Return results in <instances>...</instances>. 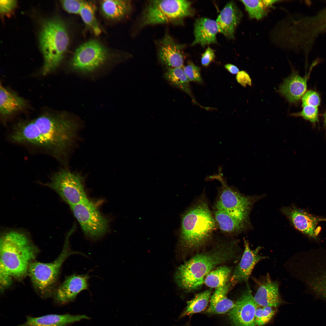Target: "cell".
Returning <instances> with one entry per match:
<instances>
[{"label":"cell","mask_w":326,"mask_h":326,"mask_svg":"<svg viewBox=\"0 0 326 326\" xmlns=\"http://www.w3.org/2000/svg\"><path fill=\"white\" fill-rule=\"evenodd\" d=\"M234 306L228 313L231 326H255L254 319L258 306L248 283Z\"/></svg>","instance_id":"cell-12"},{"label":"cell","mask_w":326,"mask_h":326,"mask_svg":"<svg viewBox=\"0 0 326 326\" xmlns=\"http://www.w3.org/2000/svg\"><path fill=\"white\" fill-rule=\"evenodd\" d=\"M77 123L64 113H46L19 122L9 135L14 143L40 149L62 163L76 136Z\"/></svg>","instance_id":"cell-1"},{"label":"cell","mask_w":326,"mask_h":326,"mask_svg":"<svg viewBox=\"0 0 326 326\" xmlns=\"http://www.w3.org/2000/svg\"><path fill=\"white\" fill-rule=\"evenodd\" d=\"M310 72L302 77L294 72L285 79L280 85L279 91L289 102L298 101L306 92L307 82Z\"/></svg>","instance_id":"cell-19"},{"label":"cell","mask_w":326,"mask_h":326,"mask_svg":"<svg viewBox=\"0 0 326 326\" xmlns=\"http://www.w3.org/2000/svg\"><path fill=\"white\" fill-rule=\"evenodd\" d=\"M216 178L222 184L215 206L234 216L248 217L251 206L257 198L244 196L229 187L222 177Z\"/></svg>","instance_id":"cell-11"},{"label":"cell","mask_w":326,"mask_h":326,"mask_svg":"<svg viewBox=\"0 0 326 326\" xmlns=\"http://www.w3.org/2000/svg\"><path fill=\"white\" fill-rule=\"evenodd\" d=\"M101 9L104 16L111 20L120 19L129 12L132 8L130 1L103 0L100 2Z\"/></svg>","instance_id":"cell-25"},{"label":"cell","mask_w":326,"mask_h":326,"mask_svg":"<svg viewBox=\"0 0 326 326\" xmlns=\"http://www.w3.org/2000/svg\"><path fill=\"white\" fill-rule=\"evenodd\" d=\"M95 9L92 3L85 1L79 14L86 26L98 36L101 33V30L95 16Z\"/></svg>","instance_id":"cell-28"},{"label":"cell","mask_w":326,"mask_h":326,"mask_svg":"<svg viewBox=\"0 0 326 326\" xmlns=\"http://www.w3.org/2000/svg\"><path fill=\"white\" fill-rule=\"evenodd\" d=\"M67 236L63 249L59 257L50 263L35 262L30 265L28 271L32 283L40 295L46 298L53 296L54 286L56 283L61 268L66 259L70 256L82 254L72 250Z\"/></svg>","instance_id":"cell-6"},{"label":"cell","mask_w":326,"mask_h":326,"mask_svg":"<svg viewBox=\"0 0 326 326\" xmlns=\"http://www.w3.org/2000/svg\"><path fill=\"white\" fill-rule=\"evenodd\" d=\"M89 278L87 274H74L68 277L55 291V302L63 305L73 301L79 293L88 289Z\"/></svg>","instance_id":"cell-13"},{"label":"cell","mask_w":326,"mask_h":326,"mask_svg":"<svg viewBox=\"0 0 326 326\" xmlns=\"http://www.w3.org/2000/svg\"><path fill=\"white\" fill-rule=\"evenodd\" d=\"M275 308L258 306L255 314L254 322L255 326H263L267 323L275 314Z\"/></svg>","instance_id":"cell-31"},{"label":"cell","mask_w":326,"mask_h":326,"mask_svg":"<svg viewBox=\"0 0 326 326\" xmlns=\"http://www.w3.org/2000/svg\"><path fill=\"white\" fill-rule=\"evenodd\" d=\"M191 2L185 0H151L144 9L140 26L167 23H176L191 15Z\"/></svg>","instance_id":"cell-7"},{"label":"cell","mask_w":326,"mask_h":326,"mask_svg":"<svg viewBox=\"0 0 326 326\" xmlns=\"http://www.w3.org/2000/svg\"><path fill=\"white\" fill-rule=\"evenodd\" d=\"M251 18H262L266 14L265 7L263 0H241Z\"/></svg>","instance_id":"cell-30"},{"label":"cell","mask_w":326,"mask_h":326,"mask_svg":"<svg viewBox=\"0 0 326 326\" xmlns=\"http://www.w3.org/2000/svg\"><path fill=\"white\" fill-rule=\"evenodd\" d=\"M16 0H2L0 1V12L4 16H10L17 7Z\"/></svg>","instance_id":"cell-36"},{"label":"cell","mask_w":326,"mask_h":326,"mask_svg":"<svg viewBox=\"0 0 326 326\" xmlns=\"http://www.w3.org/2000/svg\"><path fill=\"white\" fill-rule=\"evenodd\" d=\"M70 208L87 237L93 239L99 238L107 232L108 220L89 200Z\"/></svg>","instance_id":"cell-10"},{"label":"cell","mask_w":326,"mask_h":326,"mask_svg":"<svg viewBox=\"0 0 326 326\" xmlns=\"http://www.w3.org/2000/svg\"><path fill=\"white\" fill-rule=\"evenodd\" d=\"M214 218L220 229L230 234L239 233L245 229L248 225V217L232 216L221 209L215 206Z\"/></svg>","instance_id":"cell-22"},{"label":"cell","mask_w":326,"mask_h":326,"mask_svg":"<svg viewBox=\"0 0 326 326\" xmlns=\"http://www.w3.org/2000/svg\"><path fill=\"white\" fill-rule=\"evenodd\" d=\"M211 293V289H209L196 294L192 299L187 302V306L180 318L203 311L208 304Z\"/></svg>","instance_id":"cell-27"},{"label":"cell","mask_w":326,"mask_h":326,"mask_svg":"<svg viewBox=\"0 0 326 326\" xmlns=\"http://www.w3.org/2000/svg\"><path fill=\"white\" fill-rule=\"evenodd\" d=\"M236 249L234 241L196 255L178 268L175 279L178 285L188 291L198 289L204 283L205 277L214 267L234 258Z\"/></svg>","instance_id":"cell-2"},{"label":"cell","mask_w":326,"mask_h":326,"mask_svg":"<svg viewBox=\"0 0 326 326\" xmlns=\"http://www.w3.org/2000/svg\"><path fill=\"white\" fill-rule=\"evenodd\" d=\"M302 99V107L309 106L318 107L321 103L319 94L313 90H310L307 91Z\"/></svg>","instance_id":"cell-34"},{"label":"cell","mask_w":326,"mask_h":326,"mask_svg":"<svg viewBox=\"0 0 326 326\" xmlns=\"http://www.w3.org/2000/svg\"><path fill=\"white\" fill-rule=\"evenodd\" d=\"M225 67L229 72L233 74H237L239 72L238 68L232 64H226L225 66Z\"/></svg>","instance_id":"cell-39"},{"label":"cell","mask_w":326,"mask_h":326,"mask_svg":"<svg viewBox=\"0 0 326 326\" xmlns=\"http://www.w3.org/2000/svg\"><path fill=\"white\" fill-rule=\"evenodd\" d=\"M282 212L288 218L295 228L315 239L320 230L317 227L321 221L326 219L316 217L296 207H284Z\"/></svg>","instance_id":"cell-14"},{"label":"cell","mask_w":326,"mask_h":326,"mask_svg":"<svg viewBox=\"0 0 326 326\" xmlns=\"http://www.w3.org/2000/svg\"><path fill=\"white\" fill-rule=\"evenodd\" d=\"M37 253L36 247L26 234L14 231L5 233L0 242V273L12 278H23Z\"/></svg>","instance_id":"cell-3"},{"label":"cell","mask_w":326,"mask_h":326,"mask_svg":"<svg viewBox=\"0 0 326 326\" xmlns=\"http://www.w3.org/2000/svg\"><path fill=\"white\" fill-rule=\"evenodd\" d=\"M107 49L95 40L87 41L76 50L71 61L72 69L83 73L92 72L105 64L109 58Z\"/></svg>","instance_id":"cell-9"},{"label":"cell","mask_w":326,"mask_h":326,"mask_svg":"<svg viewBox=\"0 0 326 326\" xmlns=\"http://www.w3.org/2000/svg\"><path fill=\"white\" fill-rule=\"evenodd\" d=\"M257 289L254 297L258 306L276 307L281 302L279 289V284L273 281L268 273L260 280H254Z\"/></svg>","instance_id":"cell-16"},{"label":"cell","mask_w":326,"mask_h":326,"mask_svg":"<svg viewBox=\"0 0 326 326\" xmlns=\"http://www.w3.org/2000/svg\"><path fill=\"white\" fill-rule=\"evenodd\" d=\"M39 42L43 58L42 73L46 75L59 66L67 49L69 37L64 21L56 17L44 21L39 33Z\"/></svg>","instance_id":"cell-5"},{"label":"cell","mask_w":326,"mask_h":326,"mask_svg":"<svg viewBox=\"0 0 326 326\" xmlns=\"http://www.w3.org/2000/svg\"><path fill=\"white\" fill-rule=\"evenodd\" d=\"M231 283L216 288L211 296L210 304L207 312L210 314H222L228 312L235 303L227 297V294L231 287Z\"/></svg>","instance_id":"cell-23"},{"label":"cell","mask_w":326,"mask_h":326,"mask_svg":"<svg viewBox=\"0 0 326 326\" xmlns=\"http://www.w3.org/2000/svg\"><path fill=\"white\" fill-rule=\"evenodd\" d=\"M302 107L301 111L294 113V116L301 117L314 125L318 123L319 121L318 107L309 106H305Z\"/></svg>","instance_id":"cell-32"},{"label":"cell","mask_w":326,"mask_h":326,"mask_svg":"<svg viewBox=\"0 0 326 326\" xmlns=\"http://www.w3.org/2000/svg\"><path fill=\"white\" fill-rule=\"evenodd\" d=\"M244 244V250L242 257L235 268L231 278V283L233 284L243 282L247 283L255 265L260 260L268 257L259 254L261 247L252 250L245 239Z\"/></svg>","instance_id":"cell-15"},{"label":"cell","mask_w":326,"mask_h":326,"mask_svg":"<svg viewBox=\"0 0 326 326\" xmlns=\"http://www.w3.org/2000/svg\"><path fill=\"white\" fill-rule=\"evenodd\" d=\"M164 77L171 85L184 91L192 98L190 87L189 80L182 68H168Z\"/></svg>","instance_id":"cell-26"},{"label":"cell","mask_w":326,"mask_h":326,"mask_svg":"<svg viewBox=\"0 0 326 326\" xmlns=\"http://www.w3.org/2000/svg\"><path fill=\"white\" fill-rule=\"evenodd\" d=\"M216 222L207 202L197 200L184 213L180 230L181 245L195 249L205 244L215 229Z\"/></svg>","instance_id":"cell-4"},{"label":"cell","mask_w":326,"mask_h":326,"mask_svg":"<svg viewBox=\"0 0 326 326\" xmlns=\"http://www.w3.org/2000/svg\"><path fill=\"white\" fill-rule=\"evenodd\" d=\"M26 101L10 91L1 84L0 86V112L3 117L10 115L23 109Z\"/></svg>","instance_id":"cell-24"},{"label":"cell","mask_w":326,"mask_h":326,"mask_svg":"<svg viewBox=\"0 0 326 326\" xmlns=\"http://www.w3.org/2000/svg\"><path fill=\"white\" fill-rule=\"evenodd\" d=\"M263 3L265 7H270L273 4L278 1L277 0H263Z\"/></svg>","instance_id":"cell-40"},{"label":"cell","mask_w":326,"mask_h":326,"mask_svg":"<svg viewBox=\"0 0 326 326\" xmlns=\"http://www.w3.org/2000/svg\"><path fill=\"white\" fill-rule=\"evenodd\" d=\"M324 126L325 130V134L326 135V111L323 115Z\"/></svg>","instance_id":"cell-41"},{"label":"cell","mask_w":326,"mask_h":326,"mask_svg":"<svg viewBox=\"0 0 326 326\" xmlns=\"http://www.w3.org/2000/svg\"><path fill=\"white\" fill-rule=\"evenodd\" d=\"M183 71L189 81L201 83L202 79L199 67L190 62L183 68Z\"/></svg>","instance_id":"cell-33"},{"label":"cell","mask_w":326,"mask_h":326,"mask_svg":"<svg viewBox=\"0 0 326 326\" xmlns=\"http://www.w3.org/2000/svg\"><path fill=\"white\" fill-rule=\"evenodd\" d=\"M85 315L51 314L39 317H27L25 321L18 326H67L83 319H89Z\"/></svg>","instance_id":"cell-20"},{"label":"cell","mask_w":326,"mask_h":326,"mask_svg":"<svg viewBox=\"0 0 326 326\" xmlns=\"http://www.w3.org/2000/svg\"><path fill=\"white\" fill-rule=\"evenodd\" d=\"M182 46L166 34L159 43L158 54L160 62L168 68H182L184 62Z\"/></svg>","instance_id":"cell-17"},{"label":"cell","mask_w":326,"mask_h":326,"mask_svg":"<svg viewBox=\"0 0 326 326\" xmlns=\"http://www.w3.org/2000/svg\"><path fill=\"white\" fill-rule=\"evenodd\" d=\"M85 1L65 0L61 1L64 9L69 13L79 14Z\"/></svg>","instance_id":"cell-35"},{"label":"cell","mask_w":326,"mask_h":326,"mask_svg":"<svg viewBox=\"0 0 326 326\" xmlns=\"http://www.w3.org/2000/svg\"><path fill=\"white\" fill-rule=\"evenodd\" d=\"M241 12L232 1L228 2L219 15L216 22L219 32L233 39L237 26L242 17Z\"/></svg>","instance_id":"cell-18"},{"label":"cell","mask_w":326,"mask_h":326,"mask_svg":"<svg viewBox=\"0 0 326 326\" xmlns=\"http://www.w3.org/2000/svg\"><path fill=\"white\" fill-rule=\"evenodd\" d=\"M215 58L214 51L208 47L205 51L202 54L201 62L202 65L205 66H208L213 61Z\"/></svg>","instance_id":"cell-37"},{"label":"cell","mask_w":326,"mask_h":326,"mask_svg":"<svg viewBox=\"0 0 326 326\" xmlns=\"http://www.w3.org/2000/svg\"><path fill=\"white\" fill-rule=\"evenodd\" d=\"M80 174L62 169L54 173L44 184L55 191L70 206L88 200Z\"/></svg>","instance_id":"cell-8"},{"label":"cell","mask_w":326,"mask_h":326,"mask_svg":"<svg viewBox=\"0 0 326 326\" xmlns=\"http://www.w3.org/2000/svg\"><path fill=\"white\" fill-rule=\"evenodd\" d=\"M218 32L216 21L206 18H198L194 24L195 38L192 45L198 44L204 46L216 43V35Z\"/></svg>","instance_id":"cell-21"},{"label":"cell","mask_w":326,"mask_h":326,"mask_svg":"<svg viewBox=\"0 0 326 326\" xmlns=\"http://www.w3.org/2000/svg\"><path fill=\"white\" fill-rule=\"evenodd\" d=\"M231 272V269L228 267H219L206 275L204 282L208 286L216 289L228 282Z\"/></svg>","instance_id":"cell-29"},{"label":"cell","mask_w":326,"mask_h":326,"mask_svg":"<svg viewBox=\"0 0 326 326\" xmlns=\"http://www.w3.org/2000/svg\"><path fill=\"white\" fill-rule=\"evenodd\" d=\"M237 82L244 87L247 85H251V80L248 73L244 71L239 72L236 76Z\"/></svg>","instance_id":"cell-38"}]
</instances>
